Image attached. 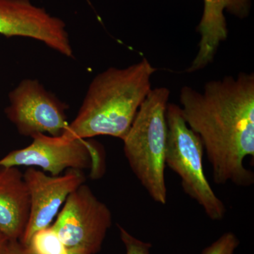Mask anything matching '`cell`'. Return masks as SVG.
I'll return each mask as SVG.
<instances>
[{
  "instance_id": "1",
  "label": "cell",
  "mask_w": 254,
  "mask_h": 254,
  "mask_svg": "<svg viewBox=\"0 0 254 254\" xmlns=\"http://www.w3.org/2000/svg\"><path fill=\"white\" fill-rule=\"evenodd\" d=\"M180 100L183 118L202 142L214 182L252 186L254 174L245 160L254 158V73L207 82L200 92L184 86Z\"/></svg>"
},
{
  "instance_id": "2",
  "label": "cell",
  "mask_w": 254,
  "mask_h": 254,
  "mask_svg": "<svg viewBox=\"0 0 254 254\" xmlns=\"http://www.w3.org/2000/svg\"><path fill=\"white\" fill-rule=\"evenodd\" d=\"M157 71L146 58L125 68L110 67L92 80L77 115L62 136L67 139L110 136L123 140L151 91Z\"/></svg>"
},
{
  "instance_id": "3",
  "label": "cell",
  "mask_w": 254,
  "mask_h": 254,
  "mask_svg": "<svg viewBox=\"0 0 254 254\" xmlns=\"http://www.w3.org/2000/svg\"><path fill=\"white\" fill-rule=\"evenodd\" d=\"M170 90L152 88L123 139L124 151L132 172L155 202L168 199L165 170Z\"/></svg>"
},
{
  "instance_id": "4",
  "label": "cell",
  "mask_w": 254,
  "mask_h": 254,
  "mask_svg": "<svg viewBox=\"0 0 254 254\" xmlns=\"http://www.w3.org/2000/svg\"><path fill=\"white\" fill-rule=\"evenodd\" d=\"M166 121L165 165L180 176L184 191L202 207L205 215L213 221H221L226 207L205 177L204 150L199 136L187 125L179 105L168 103Z\"/></svg>"
},
{
  "instance_id": "5",
  "label": "cell",
  "mask_w": 254,
  "mask_h": 254,
  "mask_svg": "<svg viewBox=\"0 0 254 254\" xmlns=\"http://www.w3.org/2000/svg\"><path fill=\"white\" fill-rule=\"evenodd\" d=\"M31 138V144L0 159V167H38L52 176H59L65 170H97L103 165L100 164V147L95 142L45 133Z\"/></svg>"
},
{
  "instance_id": "6",
  "label": "cell",
  "mask_w": 254,
  "mask_h": 254,
  "mask_svg": "<svg viewBox=\"0 0 254 254\" xmlns=\"http://www.w3.org/2000/svg\"><path fill=\"white\" fill-rule=\"evenodd\" d=\"M112 222L109 208L84 183L68 195L52 227L67 250L96 254L101 250Z\"/></svg>"
},
{
  "instance_id": "7",
  "label": "cell",
  "mask_w": 254,
  "mask_h": 254,
  "mask_svg": "<svg viewBox=\"0 0 254 254\" xmlns=\"http://www.w3.org/2000/svg\"><path fill=\"white\" fill-rule=\"evenodd\" d=\"M9 100L5 115L23 136L32 137L37 133L58 136L68 126V105L38 80H22L10 92Z\"/></svg>"
},
{
  "instance_id": "8",
  "label": "cell",
  "mask_w": 254,
  "mask_h": 254,
  "mask_svg": "<svg viewBox=\"0 0 254 254\" xmlns=\"http://www.w3.org/2000/svg\"><path fill=\"white\" fill-rule=\"evenodd\" d=\"M0 35L32 38L66 58H74L64 21L30 0H0Z\"/></svg>"
},
{
  "instance_id": "9",
  "label": "cell",
  "mask_w": 254,
  "mask_h": 254,
  "mask_svg": "<svg viewBox=\"0 0 254 254\" xmlns=\"http://www.w3.org/2000/svg\"><path fill=\"white\" fill-rule=\"evenodd\" d=\"M30 197L29 218L20 242L29 245L36 232L50 226L68 195L85 183L83 170L69 169L59 176L30 167L23 173Z\"/></svg>"
},
{
  "instance_id": "10",
  "label": "cell",
  "mask_w": 254,
  "mask_h": 254,
  "mask_svg": "<svg viewBox=\"0 0 254 254\" xmlns=\"http://www.w3.org/2000/svg\"><path fill=\"white\" fill-rule=\"evenodd\" d=\"M29 213L23 174L16 167H0V234L8 240H21Z\"/></svg>"
},
{
  "instance_id": "11",
  "label": "cell",
  "mask_w": 254,
  "mask_h": 254,
  "mask_svg": "<svg viewBox=\"0 0 254 254\" xmlns=\"http://www.w3.org/2000/svg\"><path fill=\"white\" fill-rule=\"evenodd\" d=\"M204 6L197 30L200 34L198 51L187 73L200 71L213 63L219 46L228 36L224 0H203Z\"/></svg>"
},
{
  "instance_id": "12",
  "label": "cell",
  "mask_w": 254,
  "mask_h": 254,
  "mask_svg": "<svg viewBox=\"0 0 254 254\" xmlns=\"http://www.w3.org/2000/svg\"><path fill=\"white\" fill-rule=\"evenodd\" d=\"M28 246L37 254H67L68 252L63 241L52 226L36 232Z\"/></svg>"
},
{
  "instance_id": "13",
  "label": "cell",
  "mask_w": 254,
  "mask_h": 254,
  "mask_svg": "<svg viewBox=\"0 0 254 254\" xmlns=\"http://www.w3.org/2000/svg\"><path fill=\"white\" fill-rule=\"evenodd\" d=\"M240 245L235 233L227 232L202 251L201 254H235Z\"/></svg>"
},
{
  "instance_id": "14",
  "label": "cell",
  "mask_w": 254,
  "mask_h": 254,
  "mask_svg": "<svg viewBox=\"0 0 254 254\" xmlns=\"http://www.w3.org/2000/svg\"><path fill=\"white\" fill-rule=\"evenodd\" d=\"M118 226L120 239L126 249V254H150V250L153 247L150 242L138 240L121 225Z\"/></svg>"
},
{
  "instance_id": "15",
  "label": "cell",
  "mask_w": 254,
  "mask_h": 254,
  "mask_svg": "<svg viewBox=\"0 0 254 254\" xmlns=\"http://www.w3.org/2000/svg\"><path fill=\"white\" fill-rule=\"evenodd\" d=\"M225 10L239 18H245L250 14V0H224Z\"/></svg>"
},
{
  "instance_id": "16",
  "label": "cell",
  "mask_w": 254,
  "mask_h": 254,
  "mask_svg": "<svg viewBox=\"0 0 254 254\" xmlns=\"http://www.w3.org/2000/svg\"><path fill=\"white\" fill-rule=\"evenodd\" d=\"M5 254H37L29 246L21 243L19 240H9L6 245Z\"/></svg>"
},
{
  "instance_id": "17",
  "label": "cell",
  "mask_w": 254,
  "mask_h": 254,
  "mask_svg": "<svg viewBox=\"0 0 254 254\" xmlns=\"http://www.w3.org/2000/svg\"><path fill=\"white\" fill-rule=\"evenodd\" d=\"M8 240H6L4 237L0 234V254H5L6 245H7Z\"/></svg>"
},
{
  "instance_id": "18",
  "label": "cell",
  "mask_w": 254,
  "mask_h": 254,
  "mask_svg": "<svg viewBox=\"0 0 254 254\" xmlns=\"http://www.w3.org/2000/svg\"><path fill=\"white\" fill-rule=\"evenodd\" d=\"M67 254H91L89 252L83 250H78V249H71L68 250Z\"/></svg>"
}]
</instances>
